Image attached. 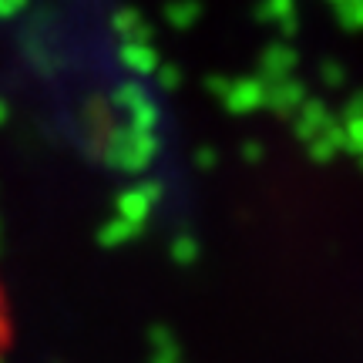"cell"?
I'll use <instances>...</instances> for the list:
<instances>
[{
	"label": "cell",
	"mask_w": 363,
	"mask_h": 363,
	"mask_svg": "<svg viewBox=\"0 0 363 363\" xmlns=\"http://www.w3.org/2000/svg\"><path fill=\"white\" fill-rule=\"evenodd\" d=\"M7 347H11V306H7L4 283H0V360L7 357Z\"/></svg>",
	"instance_id": "obj_1"
}]
</instances>
